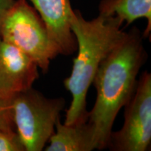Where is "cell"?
I'll list each match as a JSON object with an SVG mask.
<instances>
[{
    "label": "cell",
    "instance_id": "5b68a950",
    "mask_svg": "<svg viewBox=\"0 0 151 151\" xmlns=\"http://www.w3.org/2000/svg\"><path fill=\"white\" fill-rule=\"evenodd\" d=\"M151 142V75L145 71L125 106L121 129L111 133L108 146L115 151H146Z\"/></svg>",
    "mask_w": 151,
    "mask_h": 151
},
{
    "label": "cell",
    "instance_id": "7a4b0ae2",
    "mask_svg": "<svg viewBox=\"0 0 151 151\" xmlns=\"http://www.w3.org/2000/svg\"><path fill=\"white\" fill-rule=\"evenodd\" d=\"M122 24L117 17L103 13L92 20H86L80 11L73 9L70 25L78 55L73 60L71 75L64 81L66 89L72 95L65 124L88 120V90L101 62L127 36V32L121 29Z\"/></svg>",
    "mask_w": 151,
    "mask_h": 151
},
{
    "label": "cell",
    "instance_id": "6da1fadb",
    "mask_svg": "<svg viewBox=\"0 0 151 151\" xmlns=\"http://www.w3.org/2000/svg\"><path fill=\"white\" fill-rule=\"evenodd\" d=\"M146 53L140 32L134 27L99 65L92 81L97 98L88 117L94 129L96 149L108 146L119 111L134 93Z\"/></svg>",
    "mask_w": 151,
    "mask_h": 151
},
{
    "label": "cell",
    "instance_id": "30bf717a",
    "mask_svg": "<svg viewBox=\"0 0 151 151\" xmlns=\"http://www.w3.org/2000/svg\"><path fill=\"white\" fill-rule=\"evenodd\" d=\"M0 151H25L14 127L0 129Z\"/></svg>",
    "mask_w": 151,
    "mask_h": 151
},
{
    "label": "cell",
    "instance_id": "8992f818",
    "mask_svg": "<svg viewBox=\"0 0 151 151\" xmlns=\"http://www.w3.org/2000/svg\"><path fill=\"white\" fill-rule=\"evenodd\" d=\"M38 66L16 47L0 39V97L10 99L32 87Z\"/></svg>",
    "mask_w": 151,
    "mask_h": 151
},
{
    "label": "cell",
    "instance_id": "9c48e42d",
    "mask_svg": "<svg viewBox=\"0 0 151 151\" xmlns=\"http://www.w3.org/2000/svg\"><path fill=\"white\" fill-rule=\"evenodd\" d=\"M99 13L118 18L129 25L135 20L146 18L147 27L143 36L148 37L151 31V0H102L99 5Z\"/></svg>",
    "mask_w": 151,
    "mask_h": 151
},
{
    "label": "cell",
    "instance_id": "ba28073f",
    "mask_svg": "<svg viewBox=\"0 0 151 151\" xmlns=\"http://www.w3.org/2000/svg\"><path fill=\"white\" fill-rule=\"evenodd\" d=\"M46 151H91L95 148L94 129L88 120L72 124H55Z\"/></svg>",
    "mask_w": 151,
    "mask_h": 151
},
{
    "label": "cell",
    "instance_id": "277c9868",
    "mask_svg": "<svg viewBox=\"0 0 151 151\" xmlns=\"http://www.w3.org/2000/svg\"><path fill=\"white\" fill-rule=\"evenodd\" d=\"M0 39L27 55L44 72L48 71L50 60L60 54L59 47L27 0H16L1 24Z\"/></svg>",
    "mask_w": 151,
    "mask_h": 151
},
{
    "label": "cell",
    "instance_id": "52a82bcc",
    "mask_svg": "<svg viewBox=\"0 0 151 151\" xmlns=\"http://www.w3.org/2000/svg\"><path fill=\"white\" fill-rule=\"evenodd\" d=\"M39 14L50 37L58 45L60 54L71 55L77 49L71 31L70 18L73 9L70 0H28Z\"/></svg>",
    "mask_w": 151,
    "mask_h": 151
},
{
    "label": "cell",
    "instance_id": "8fae6325",
    "mask_svg": "<svg viewBox=\"0 0 151 151\" xmlns=\"http://www.w3.org/2000/svg\"><path fill=\"white\" fill-rule=\"evenodd\" d=\"M14 127L11 117L10 99L0 97V129Z\"/></svg>",
    "mask_w": 151,
    "mask_h": 151
},
{
    "label": "cell",
    "instance_id": "7c38bea8",
    "mask_svg": "<svg viewBox=\"0 0 151 151\" xmlns=\"http://www.w3.org/2000/svg\"><path fill=\"white\" fill-rule=\"evenodd\" d=\"M16 0H0V29L6 16L14 5Z\"/></svg>",
    "mask_w": 151,
    "mask_h": 151
},
{
    "label": "cell",
    "instance_id": "3957f363",
    "mask_svg": "<svg viewBox=\"0 0 151 151\" xmlns=\"http://www.w3.org/2000/svg\"><path fill=\"white\" fill-rule=\"evenodd\" d=\"M10 105L14 125L24 150H42L55 132L65 99L47 98L32 87L11 97Z\"/></svg>",
    "mask_w": 151,
    "mask_h": 151
}]
</instances>
